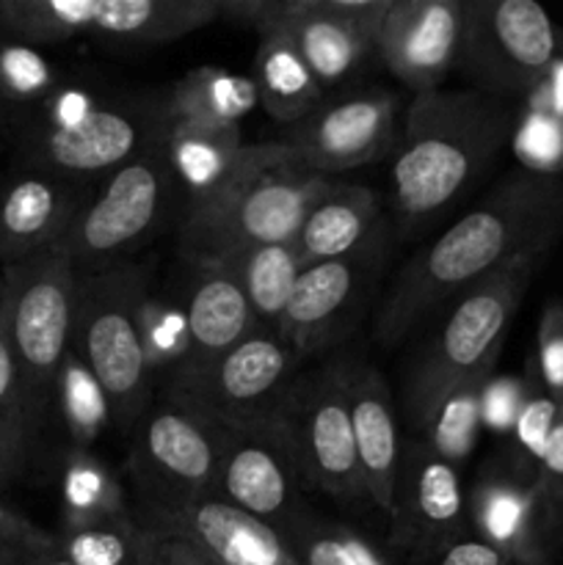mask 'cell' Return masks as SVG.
Wrapping results in <instances>:
<instances>
[{"instance_id":"6da1fadb","label":"cell","mask_w":563,"mask_h":565,"mask_svg":"<svg viewBox=\"0 0 563 565\" xmlns=\"http://www.w3.org/2000/svg\"><path fill=\"white\" fill-rule=\"evenodd\" d=\"M563 235L561 171H508L480 202L419 248L375 318V340L395 348L434 323L436 315L469 287L528 257H550Z\"/></svg>"},{"instance_id":"7a4b0ae2","label":"cell","mask_w":563,"mask_h":565,"mask_svg":"<svg viewBox=\"0 0 563 565\" xmlns=\"http://www.w3.org/2000/svg\"><path fill=\"white\" fill-rule=\"evenodd\" d=\"M522 105L495 94H417L403 119L390 202L403 230L423 226L472 191L517 132Z\"/></svg>"},{"instance_id":"3957f363","label":"cell","mask_w":563,"mask_h":565,"mask_svg":"<svg viewBox=\"0 0 563 565\" xmlns=\"http://www.w3.org/2000/svg\"><path fill=\"white\" fill-rule=\"evenodd\" d=\"M329 180L315 174L285 141L243 147L224 180L188 202L180 252L193 268H219L237 254L296 241Z\"/></svg>"},{"instance_id":"277c9868","label":"cell","mask_w":563,"mask_h":565,"mask_svg":"<svg viewBox=\"0 0 563 565\" xmlns=\"http://www.w3.org/2000/svg\"><path fill=\"white\" fill-rule=\"evenodd\" d=\"M147 296L149 276L136 265L77 274L72 351L103 386L110 423L119 430H136L147 414L152 379L141 340Z\"/></svg>"},{"instance_id":"5b68a950","label":"cell","mask_w":563,"mask_h":565,"mask_svg":"<svg viewBox=\"0 0 563 565\" xmlns=\"http://www.w3.org/2000/svg\"><path fill=\"white\" fill-rule=\"evenodd\" d=\"M546 257H528L497 270L480 285L447 303L436 329L419 348L406 375L408 423L419 417L442 392L475 375L495 373L513 315Z\"/></svg>"},{"instance_id":"8992f818","label":"cell","mask_w":563,"mask_h":565,"mask_svg":"<svg viewBox=\"0 0 563 565\" xmlns=\"http://www.w3.org/2000/svg\"><path fill=\"white\" fill-rule=\"evenodd\" d=\"M75 287V268L59 248L9 265L0 281L6 329L20 367L22 401L33 434L55 406L59 373L72 351Z\"/></svg>"},{"instance_id":"52a82bcc","label":"cell","mask_w":563,"mask_h":565,"mask_svg":"<svg viewBox=\"0 0 563 565\" xmlns=\"http://www.w3.org/2000/svg\"><path fill=\"white\" fill-rule=\"evenodd\" d=\"M177 191L180 182L158 138L130 163L105 177V185L97 196L86 199L55 248L70 259L75 274L125 265L127 254L152 235Z\"/></svg>"},{"instance_id":"ba28073f","label":"cell","mask_w":563,"mask_h":565,"mask_svg":"<svg viewBox=\"0 0 563 565\" xmlns=\"http://www.w3.org/2000/svg\"><path fill=\"white\" fill-rule=\"evenodd\" d=\"M268 419L285 436L304 489L340 505L368 502L353 445L348 364H329L293 381Z\"/></svg>"},{"instance_id":"9c48e42d","label":"cell","mask_w":563,"mask_h":565,"mask_svg":"<svg viewBox=\"0 0 563 565\" xmlns=\"http://www.w3.org/2000/svg\"><path fill=\"white\" fill-rule=\"evenodd\" d=\"M563 55V33L535 0H469L458 70L478 92L522 105Z\"/></svg>"},{"instance_id":"30bf717a","label":"cell","mask_w":563,"mask_h":565,"mask_svg":"<svg viewBox=\"0 0 563 565\" xmlns=\"http://www.w3.org/2000/svg\"><path fill=\"white\" fill-rule=\"evenodd\" d=\"M224 428L166 401L144 414L136 428L130 475L141 508L136 516H171L191 502L215 494Z\"/></svg>"},{"instance_id":"8fae6325","label":"cell","mask_w":563,"mask_h":565,"mask_svg":"<svg viewBox=\"0 0 563 565\" xmlns=\"http://www.w3.org/2000/svg\"><path fill=\"white\" fill-rule=\"evenodd\" d=\"M298 356L279 331L257 326L235 348L191 379L169 381L166 401L199 414L219 428L265 423L296 381Z\"/></svg>"},{"instance_id":"7c38bea8","label":"cell","mask_w":563,"mask_h":565,"mask_svg":"<svg viewBox=\"0 0 563 565\" xmlns=\"http://www.w3.org/2000/svg\"><path fill=\"white\" fill-rule=\"evenodd\" d=\"M163 105H94L61 127L31 125L22 136V158L33 171L86 182L108 177L163 136Z\"/></svg>"},{"instance_id":"4fadbf2b","label":"cell","mask_w":563,"mask_h":565,"mask_svg":"<svg viewBox=\"0 0 563 565\" xmlns=\"http://www.w3.org/2000/svg\"><path fill=\"white\" fill-rule=\"evenodd\" d=\"M386 246L381 232L362 252L304 265L276 329L298 359L329 351L351 334L384 268Z\"/></svg>"},{"instance_id":"5bb4252c","label":"cell","mask_w":563,"mask_h":565,"mask_svg":"<svg viewBox=\"0 0 563 565\" xmlns=\"http://www.w3.org/2000/svg\"><path fill=\"white\" fill-rule=\"evenodd\" d=\"M467 522L511 565H561L563 516L506 452L467 491Z\"/></svg>"},{"instance_id":"9a60e30c","label":"cell","mask_w":563,"mask_h":565,"mask_svg":"<svg viewBox=\"0 0 563 565\" xmlns=\"http://www.w3.org/2000/svg\"><path fill=\"white\" fill-rule=\"evenodd\" d=\"M401 103L386 88H359L334 103H323L315 114L290 127L282 141L301 154L320 177L346 174L375 163L401 141Z\"/></svg>"},{"instance_id":"2e32d148","label":"cell","mask_w":563,"mask_h":565,"mask_svg":"<svg viewBox=\"0 0 563 565\" xmlns=\"http://www.w3.org/2000/svg\"><path fill=\"white\" fill-rule=\"evenodd\" d=\"M467 489L461 467L431 450L417 436L403 445L390 541L403 563L428 555L467 530Z\"/></svg>"},{"instance_id":"e0dca14e","label":"cell","mask_w":563,"mask_h":565,"mask_svg":"<svg viewBox=\"0 0 563 565\" xmlns=\"http://www.w3.org/2000/svg\"><path fill=\"white\" fill-rule=\"evenodd\" d=\"M301 489L290 447L270 419L224 430L213 497L282 530L304 508Z\"/></svg>"},{"instance_id":"ac0fdd59","label":"cell","mask_w":563,"mask_h":565,"mask_svg":"<svg viewBox=\"0 0 563 565\" xmlns=\"http://www.w3.org/2000/svg\"><path fill=\"white\" fill-rule=\"evenodd\" d=\"M469 0H392L379 33L386 70L417 94L436 92L461 61Z\"/></svg>"},{"instance_id":"d6986e66","label":"cell","mask_w":563,"mask_h":565,"mask_svg":"<svg viewBox=\"0 0 563 565\" xmlns=\"http://www.w3.org/2000/svg\"><path fill=\"white\" fill-rule=\"evenodd\" d=\"M348 406L359 475L370 505L392 522L401 478L403 439L395 397L381 373L370 364H348Z\"/></svg>"},{"instance_id":"ffe728a7","label":"cell","mask_w":563,"mask_h":565,"mask_svg":"<svg viewBox=\"0 0 563 565\" xmlns=\"http://www.w3.org/2000/svg\"><path fill=\"white\" fill-rule=\"evenodd\" d=\"M149 533L188 541L215 565H301L282 533L219 497L191 502L171 516L141 522Z\"/></svg>"},{"instance_id":"44dd1931","label":"cell","mask_w":563,"mask_h":565,"mask_svg":"<svg viewBox=\"0 0 563 565\" xmlns=\"http://www.w3.org/2000/svg\"><path fill=\"white\" fill-rule=\"evenodd\" d=\"M83 204L81 182L44 171L11 180L0 196V259L6 268L59 246Z\"/></svg>"},{"instance_id":"7402d4cb","label":"cell","mask_w":563,"mask_h":565,"mask_svg":"<svg viewBox=\"0 0 563 565\" xmlns=\"http://www.w3.org/2000/svg\"><path fill=\"white\" fill-rule=\"evenodd\" d=\"M196 279L185 296L188 348L180 367L166 381L191 379L204 367L235 348L243 337L257 329L252 307L243 296L241 285L221 268H193Z\"/></svg>"},{"instance_id":"603a6c76","label":"cell","mask_w":563,"mask_h":565,"mask_svg":"<svg viewBox=\"0 0 563 565\" xmlns=\"http://www.w3.org/2000/svg\"><path fill=\"white\" fill-rule=\"evenodd\" d=\"M381 232L386 224L379 193L357 182L329 180L298 230L296 248L304 265H312L362 252Z\"/></svg>"},{"instance_id":"cb8c5ba5","label":"cell","mask_w":563,"mask_h":565,"mask_svg":"<svg viewBox=\"0 0 563 565\" xmlns=\"http://www.w3.org/2000/svg\"><path fill=\"white\" fill-rule=\"evenodd\" d=\"M221 20V0H94L88 36L121 47H160Z\"/></svg>"},{"instance_id":"d4e9b609","label":"cell","mask_w":563,"mask_h":565,"mask_svg":"<svg viewBox=\"0 0 563 565\" xmlns=\"http://www.w3.org/2000/svg\"><path fill=\"white\" fill-rule=\"evenodd\" d=\"M276 28L287 31L323 92L357 75L364 58L379 53L375 42L331 14L323 0H282Z\"/></svg>"},{"instance_id":"484cf974","label":"cell","mask_w":563,"mask_h":565,"mask_svg":"<svg viewBox=\"0 0 563 565\" xmlns=\"http://www.w3.org/2000/svg\"><path fill=\"white\" fill-rule=\"evenodd\" d=\"M252 81L265 114L282 125H298L323 105V86L282 28L259 36Z\"/></svg>"},{"instance_id":"4316f807","label":"cell","mask_w":563,"mask_h":565,"mask_svg":"<svg viewBox=\"0 0 563 565\" xmlns=\"http://www.w3.org/2000/svg\"><path fill=\"white\" fill-rule=\"evenodd\" d=\"M279 533L301 565H406L386 541L307 505Z\"/></svg>"},{"instance_id":"83f0119b","label":"cell","mask_w":563,"mask_h":565,"mask_svg":"<svg viewBox=\"0 0 563 565\" xmlns=\"http://www.w3.org/2000/svg\"><path fill=\"white\" fill-rule=\"evenodd\" d=\"M160 141L169 154L177 182L188 193V202L213 191L246 147L241 127H210L174 119H166Z\"/></svg>"},{"instance_id":"f1b7e54d","label":"cell","mask_w":563,"mask_h":565,"mask_svg":"<svg viewBox=\"0 0 563 565\" xmlns=\"http://www.w3.org/2000/svg\"><path fill=\"white\" fill-rule=\"evenodd\" d=\"M259 103L252 77L221 66H199L171 86L163 116L210 127H241L243 116Z\"/></svg>"},{"instance_id":"f546056e","label":"cell","mask_w":563,"mask_h":565,"mask_svg":"<svg viewBox=\"0 0 563 565\" xmlns=\"http://www.w3.org/2000/svg\"><path fill=\"white\" fill-rule=\"evenodd\" d=\"M219 268L226 270L241 285L254 320L274 331L279 329L293 287L304 270V259L298 254L296 241L248 248Z\"/></svg>"},{"instance_id":"4dcf8cb0","label":"cell","mask_w":563,"mask_h":565,"mask_svg":"<svg viewBox=\"0 0 563 565\" xmlns=\"http://www.w3.org/2000/svg\"><path fill=\"white\" fill-rule=\"evenodd\" d=\"M491 375H475L442 392L412 423L414 436L442 458L464 467L484 436V390Z\"/></svg>"},{"instance_id":"1f68e13d","label":"cell","mask_w":563,"mask_h":565,"mask_svg":"<svg viewBox=\"0 0 563 565\" xmlns=\"http://www.w3.org/2000/svg\"><path fill=\"white\" fill-rule=\"evenodd\" d=\"M55 550L75 565H147L149 530L132 511L114 513L83 527H64Z\"/></svg>"},{"instance_id":"d6a6232c","label":"cell","mask_w":563,"mask_h":565,"mask_svg":"<svg viewBox=\"0 0 563 565\" xmlns=\"http://www.w3.org/2000/svg\"><path fill=\"white\" fill-rule=\"evenodd\" d=\"M61 505H64V527H83L99 522L114 513L130 511L127 508L125 486L88 450H72L61 480Z\"/></svg>"},{"instance_id":"836d02e7","label":"cell","mask_w":563,"mask_h":565,"mask_svg":"<svg viewBox=\"0 0 563 565\" xmlns=\"http://www.w3.org/2000/svg\"><path fill=\"white\" fill-rule=\"evenodd\" d=\"M92 9L94 0H0V31L42 50L88 33Z\"/></svg>"},{"instance_id":"e575fe53","label":"cell","mask_w":563,"mask_h":565,"mask_svg":"<svg viewBox=\"0 0 563 565\" xmlns=\"http://www.w3.org/2000/svg\"><path fill=\"white\" fill-rule=\"evenodd\" d=\"M55 408H59L64 428L72 439V450H88L110 423L108 397L94 379L92 370L70 351L55 386Z\"/></svg>"},{"instance_id":"d590c367","label":"cell","mask_w":563,"mask_h":565,"mask_svg":"<svg viewBox=\"0 0 563 565\" xmlns=\"http://www.w3.org/2000/svg\"><path fill=\"white\" fill-rule=\"evenodd\" d=\"M55 83V66L42 50L0 31V116L47 103L59 92Z\"/></svg>"},{"instance_id":"8d00e7d4","label":"cell","mask_w":563,"mask_h":565,"mask_svg":"<svg viewBox=\"0 0 563 565\" xmlns=\"http://www.w3.org/2000/svg\"><path fill=\"white\" fill-rule=\"evenodd\" d=\"M31 439L33 430L28 423L25 401H22L20 367L11 351L3 292H0V486L9 483L20 472L31 450Z\"/></svg>"},{"instance_id":"74e56055","label":"cell","mask_w":563,"mask_h":565,"mask_svg":"<svg viewBox=\"0 0 563 565\" xmlns=\"http://www.w3.org/2000/svg\"><path fill=\"white\" fill-rule=\"evenodd\" d=\"M141 340L147 351L149 370L155 373H174L185 359L188 348V318L185 298H166L149 292L141 309Z\"/></svg>"},{"instance_id":"f35d334b","label":"cell","mask_w":563,"mask_h":565,"mask_svg":"<svg viewBox=\"0 0 563 565\" xmlns=\"http://www.w3.org/2000/svg\"><path fill=\"white\" fill-rule=\"evenodd\" d=\"M563 406L555 401V397L546 395L539 384L530 375V390L528 397H524V406L519 412L517 425H513L511 436H508L506 452L513 461V467L522 469L524 475L535 480L539 475L541 456H544V447L550 441L552 428H555L557 417H561Z\"/></svg>"},{"instance_id":"ab89813d","label":"cell","mask_w":563,"mask_h":565,"mask_svg":"<svg viewBox=\"0 0 563 565\" xmlns=\"http://www.w3.org/2000/svg\"><path fill=\"white\" fill-rule=\"evenodd\" d=\"M530 375L563 406V301H550L541 312Z\"/></svg>"},{"instance_id":"60d3db41","label":"cell","mask_w":563,"mask_h":565,"mask_svg":"<svg viewBox=\"0 0 563 565\" xmlns=\"http://www.w3.org/2000/svg\"><path fill=\"white\" fill-rule=\"evenodd\" d=\"M530 390V375H491L484 390V430L508 439Z\"/></svg>"},{"instance_id":"b9f144b4","label":"cell","mask_w":563,"mask_h":565,"mask_svg":"<svg viewBox=\"0 0 563 565\" xmlns=\"http://www.w3.org/2000/svg\"><path fill=\"white\" fill-rule=\"evenodd\" d=\"M406 565H511L508 557L502 555L497 546H491L489 541L480 539L472 530H461L458 535H453L450 541H445L442 546H436L428 555L417 557V561H408Z\"/></svg>"},{"instance_id":"7bdbcfd3","label":"cell","mask_w":563,"mask_h":565,"mask_svg":"<svg viewBox=\"0 0 563 565\" xmlns=\"http://www.w3.org/2000/svg\"><path fill=\"white\" fill-rule=\"evenodd\" d=\"M55 541V535L44 533L42 527H36L33 522H28L20 511H14L11 505H6L0 500V546L14 555H22V552L44 550Z\"/></svg>"},{"instance_id":"ee69618b","label":"cell","mask_w":563,"mask_h":565,"mask_svg":"<svg viewBox=\"0 0 563 565\" xmlns=\"http://www.w3.org/2000/svg\"><path fill=\"white\" fill-rule=\"evenodd\" d=\"M535 483L544 491L546 500L555 505V511L563 516V412L557 417L555 428H552L550 441L544 447V456H541L539 475H535Z\"/></svg>"},{"instance_id":"f6af8a7d","label":"cell","mask_w":563,"mask_h":565,"mask_svg":"<svg viewBox=\"0 0 563 565\" xmlns=\"http://www.w3.org/2000/svg\"><path fill=\"white\" fill-rule=\"evenodd\" d=\"M147 565H215L204 552L174 535L149 533Z\"/></svg>"},{"instance_id":"bcb514c9","label":"cell","mask_w":563,"mask_h":565,"mask_svg":"<svg viewBox=\"0 0 563 565\" xmlns=\"http://www.w3.org/2000/svg\"><path fill=\"white\" fill-rule=\"evenodd\" d=\"M17 563L20 565H75L72 561H66L59 550H55V541L44 550H33V552H22L17 555Z\"/></svg>"},{"instance_id":"7dc6e473","label":"cell","mask_w":563,"mask_h":565,"mask_svg":"<svg viewBox=\"0 0 563 565\" xmlns=\"http://www.w3.org/2000/svg\"><path fill=\"white\" fill-rule=\"evenodd\" d=\"M0 565H20V563H17L14 552H9V550H3V546H0Z\"/></svg>"},{"instance_id":"c3c4849f","label":"cell","mask_w":563,"mask_h":565,"mask_svg":"<svg viewBox=\"0 0 563 565\" xmlns=\"http://www.w3.org/2000/svg\"><path fill=\"white\" fill-rule=\"evenodd\" d=\"M561 565H563V524H561Z\"/></svg>"},{"instance_id":"681fc988","label":"cell","mask_w":563,"mask_h":565,"mask_svg":"<svg viewBox=\"0 0 563 565\" xmlns=\"http://www.w3.org/2000/svg\"><path fill=\"white\" fill-rule=\"evenodd\" d=\"M561 149H563V119H561Z\"/></svg>"},{"instance_id":"f907efd6","label":"cell","mask_w":563,"mask_h":565,"mask_svg":"<svg viewBox=\"0 0 563 565\" xmlns=\"http://www.w3.org/2000/svg\"><path fill=\"white\" fill-rule=\"evenodd\" d=\"M0 196H3V191H0Z\"/></svg>"}]
</instances>
